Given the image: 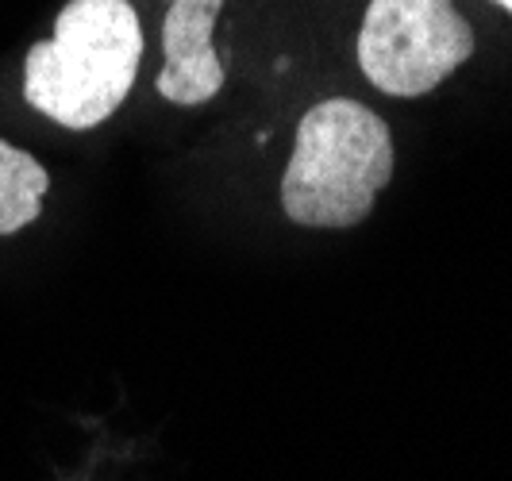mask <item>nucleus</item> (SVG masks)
I'll return each instance as SVG.
<instances>
[{"label":"nucleus","instance_id":"obj_1","mask_svg":"<svg viewBox=\"0 0 512 481\" xmlns=\"http://www.w3.org/2000/svg\"><path fill=\"white\" fill-rule=\"evenodd\" d=\"M143 62V24L131 0H70L54 35L24 58V101L70 131L104 124L128 101Z\"/></svg>","mask_w":512,"mask_h":481},{"label":"nucleus","instance_id":"obj_2","mask_svg":"<svg viewBox=\"0 0 512 481\" xmlns=\"http://www.w3.org/2000/svg\"><path fill=\"white\" fill-rule=\"evenodd\" d=\"M393 181V135L374 108L332 97L312 104L282 178L285 216L301 228H359Z\"/></svg>","mask_w":512,"mask_h":481},{"label":"nucleus","instance_id":"obj_3","mask_svg":"<svg viewBox=\"0 0 512 481\" xmlns=\"http://www.w3.org/2000/svg\"><path fill=\"white\" fill-rule=\"evenodd\" d=\"M474 27L455 0H370L359 27V66L389 97H424L470 62Z\"/></svg>","mask_w":512,"mask_h":481},{"label":"nucleus","instance_id":"obj_4","mask_svg":"<svg viewBox=\"0 0 512 481\" xmlns=\"http://www.w3.org/2000/svg\"><path fill=\"white\" fill-rule=\"evenodd\" d=\"M224 0H170L162 20V74L158 93L170 104L197 108L224 89V62L212 47V31L220 20Z\"/></svg>","mask_w":512,"mask_h":481},{"label":"nucleus","instance_id":"obj_5","mask_svg":"<svg viewBox=\"0 0 512 481\" xmlns=\"http://www.w3.org/2000/svg\"><path fill=\"white\" fill-rule=\"evenodd\" d=\"M51 174L27 151L0 139V235H16L39 220Z\"/></svg>","mask_w":512,"mask_h":481},{"label":"nucleus","instance_id":"obj_6","mask_svg":"<svg viewBox=\"0 0 512 481\" xmlns=\"http://www.w3.org/2000/svg\"><path fill=\"white\" fill-rule=\"evenodd\" d=\"M493 4H497V8H505V12L512 16V0H493Z\"/></svg>","mask_w":512,"mask_h":481}]
</instances>
